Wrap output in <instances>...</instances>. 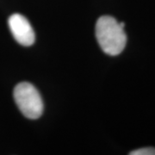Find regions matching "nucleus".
<instances>
[{
  "label": "nucleus",
  "mask_w": 155,
  "mask_h": 155,
  "mask_svg": "<svg viewBox=\"0 0 155 155\" xmlns=\"http://www.w3.org/2000/svg\"><path fill=\"white\" fill-rule=\"evenodd\" d=\"M9 28L13 37L19 44L29 47L34 44L35 35L31 24L26 17L21 14H13L8 20Z\"/></svg>",
  "instance_id": "7ed1b4c3"
},
{
  "label": "nucleus",
  "mask_w": 155,
  "mask_h": 155,
  "mask_svg": "<svg viewBox=\"0 0 155 155\" xmlns=\"http://www.w3.org/2000/svg\"><path fill=\"white\" fill-rule=\"evenodd\" d=\"M130 155H155V148L153 147H144L140 149L134 150L129 153Z\"/></svg>",
  "instance_id": "20e7f679"
},
{
  "label": "nucleus",
  "mask_w": 155,
  "mask_h": 155,
  "mask_svg": "<svg viewBox=\"0 0 155 155\" xmlns=\"http://www.w3.org/2000/svg\"><path fill=\"white\" fill-rule=\"evenodd\" d=\"M14 99L22 114L28 119H38L43 113V102L36 88L28 82H21L14 89Z\"/></svg>",
  "instance_id": "f03ea898"
},
{
  "label": "nucleus",
  "mask_w": 155,
  "mask_h": 155,
  "mask_svg": "<svg viewBox=\"0 0 155 155\" xmlns=\"http://www.w3.org/2000/svg\"><path fill=\"white\" fill-rule=\"evenodd\" d=\"M96 37L102 50L109 55L120 54L127 44L124 22L110 16H103L96 23Z\"/></svg>",
  "instance_id": "f257e3e1"
}]
</instances>
